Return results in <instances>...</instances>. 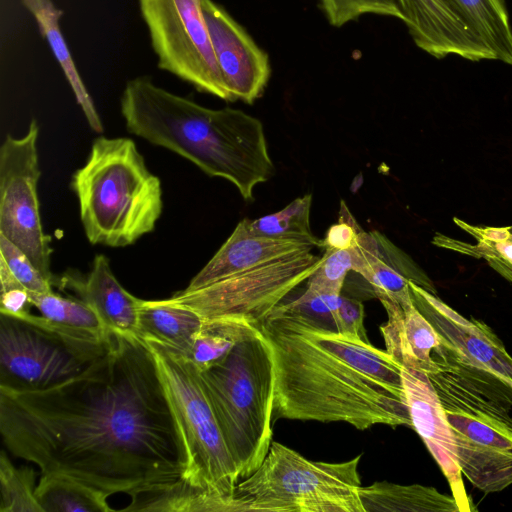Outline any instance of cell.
<instances>
[{
  "instance_id": "1",
  "label": "cell",
  "mask_w": 512,
  "mask_h": 512,
  "mask_svg": "<svg viewBox=\"0 0 512 512\" xmlns=\"http://www.w3.org/2000/svg\"><path fill=\"white\" fill-rule=\"evenodd\" d=\"M0 434L41 475L131 500L184 478L187 454L147 343L112 333L104 354L52 388H0Z\"/></svg>"
},
{
  "instance_id": "2",
  "label": "cell",
  "mask_w": 512,
  "mask_h": 512,
  "mask_svg": "<svg viewBox=\"0 0 512 512\" xmlns=\"http://www.w3.org/2000/svg\"><path fill=\"white\" fill-rule=\"evenodd\" d=\"M258 327L272 351L275 419L413 428L403 366L386 350L276 308Z\"/></svg>"
},
{
  "instance_id": "3",
  "label": "cell",
  "mask_w": 512,
  "mask_h": 512,
  "mask_svg": "<svg viewBox=\"0 0 512 512\" xmlns=\"http://www.w3.org/2000/svg\"><path fill=\"white\" fill-rule=\"evenodd\" d=\"M121 112L130 133L230 181L246 200L273 173L263 124L242 110L207 108L138 77L125 86Z\"/></svg>"
},
{
  "instance_id": "4",
  "label": "cell",
  "mask_w": 512,
  "mask_h": 512,
  "mask_svg": "<svg viewBox=\"0 0 512 512\" xmlns=\"http://www.w3.org/2000/svg\"><path fill=\"white\" fill-rule=\"evenodd\" d=\"M71 187L86 237L94 245H130L154 230L162 212L160 179L126 137H97Z\"/></svg>"
},
{
  "instance_id": "5",
  "label": "cell",
  "mask_w": 512,
  "mask_h": 512,
  "mask_svg": "<svg viewBox=\"0 0 512 512\" xmlns=\"http://www.w3.org/2000/svg\"><path fill=\"white\" fill-rule=\"evenodd\" d=\"M240 480L262 463L272 443L275 372L272 351L258 326L219 363L200 371Z\"/></svg>"
},
{
  "instance_id": "6",
  "label": "cell",
  "mask_w": 512,
  "mask_h": 512,
  "mask_svg": "<svg viewBox=\"0 0 512 512\" xmlns=\"http://www.w3.org/2000/svg\"><path fill=\"white\" fill-rule=\"evenodd\" d=\"M360 459L312 461L272 441L260 466L238 482L235 498L243 512H365Z\"/></svg>"
},
{
  "instance_id": "7",
  "label": "cell",
  "mask_w": 512,
  "mask_h": 512,
  "mask_svg": "<svg viewBox=\"0 0 512 512\" xmlns=\"http://www.w3.org/2000/svg\"><path fill=\"white\" fill-rule=\"evenodd\" d=\"M436 365L438 369L426 375L451 429L462 474L484 493L504 490L512 484V405Z\"/></svg>"
},
{
  "instance_id": "8",
  "label": "cell",
  "mask_w": 512,
  "mask_h": 512,
  "mask_svg": "<svg viewBox=\"0 0 512 512\" xmlns=\"http://www.w3.org/2000/svg\"><path fill=\"white\" fill-rule=\"evenodd\" d=\"M150 348L187 454L183 480L233 504L240 481L236 463L203 388L199 369L184 355L145 341Z\"/></svg>"
},
{
  "instance_id": "9",
  "label": "cell",
  "mask_w": 512,
  "mask_h": 512,
  "mask_svg": "<svg viewBox=\"0 0 512 512\" xmlns=\"http://www.w3.org/2000/svg\"><path fill=\"white\" fill-rule=\"evenodd\" d=\"M109 343L72 341L31 313L0 314V388L35 392L57 386L84 371Z\"/></svg>"
},
{
  "instance_id": "10",
  "label": "cell",
  "mask_w": 512,
  "mask_h": 512,
  "mask_svg": "<svg viewBox=\"0 0 512 512\" xmlns=\"http://www.w3.org/2000/svg\"><path fill=\"white\" fill-rule=\"evenodd\" d=\"M322 261L311 251L291 254L196 290L184 289L167 300L203 320L258 326Z\"/></svg>"
},
{
  "instance_id": "11",
  "label": "cell",
  "mask_w": 512,
  "mask_h": 512,
  "mask_svg": "<svg viewBox=\"0 0 512 512\" xmlns=\"http://www.w3.org/2000/svg\"><path fill=\"white\" fill-rule=\"evenodd\" d=\"M412 300L441 338L432 357L437 364L467 377L485 393L512 405V357L492 329L467 319L441 299L409 282Z\"/></svg>"
},
{
  "instance_id": "12",
  "label": "cell",
  "mask_w": 512,
  "mask_h": 512,
  "mask_svg": "<svg viewBox=\"0 0 512 512\" xmlns=\"http://www.w3.org/2000/svg\"><path fill=\"white\" fill-rule=\"evenodd\" d=\"M159 68L197 90L231 101L214 54L201 0H139Z\"/></svg>"
},
{
  "instance_id": "13",
  "label": "cell",
  "mask_w": 512,
  "mask_h": 512,
  "mask_svg": "<svg viewBox=\"0 0 512 512\" xmlns=\"http://www.w3.org/2000/svg\"><path fill=\"white\" fill-rule=\"evenodd\" d=\"M31 120L21 138L7 134L0 148V235L22 250L35 267L55 284L50 270L51 239L43 231L37 194L41 176L37 139Z\"/></svg>"
},
{
  "instance_id": "14",
  "label": "cell",
  "mask_w": 512,
  "mask_h": 512,
  "mask_svg": "<svg viewBox=\"0 0 512 512\" xmlns=\"http://www.w3.org/2000/svg\"><path fill=\"white\" fill-rule=\"evenodd\" d=\"M201 7L231 102L253 103L270 78L268 55L221 6L201 0Z\"/></svg>"
},
{
  "instance_id": "15",
  "label": "cell",
  "mask_w": 512,
  "mask_h": 512,
  "mask_svg": "<svg viewBox=\"0 0 512 512\" xmlns=\"http://www.w3.org/2000/svg\"><path fill=\"white\" fill-rule=\"evenodd\" d=\"M401 374L413 429L446 477L459 511H477L466 492L453 435L433 385L423 372L403 367Z\"/></svg>"
},
{
  "instance_id": "16",
  "label": "cell",
  "mask_w": 512,
  "mask_h": 512,
  "mask_svg": "<svg viewBox=\"0 0 512 512\" xmlns=\"http://www.w3.org/2000/svg\"><path fill=\"white\" fill-rule=\"evenodd\" d=\"M352 251L353 271L372 286L378 299L401 306L411 303L410 281L436 295L433 283L420 267L380 232L361 229Z\"/></svg>"
},
{
  "instance_id": "17",
  "label": "cell",
  "mask_w": 512,
  "mask_h": 512,
  "mask_svg": "<svg viewBox=\"0 0 512 512\" xmlns=\"http://www.w3.org/2000/svg\"><path fill=\"white\" fill-rule=\"evenodd\" d=\"M58 284L77 294L96 313L108 332L138 338L141 299L130 294L118 282L105 255L94 258L86 277L69 271Z\"/></svg>"
},
{
  "instance_id": "18",
  "label": "cell",
  "mask_w": 512,
  "mask_h": 512,
  "mask_svg": "<svg viewBox=\"0 0 512 512\" xmlns=\"http://www.w3.org/2000/svg\"><path fill=\"white\" fill-rule=\"evenodd\" d=\"M412 40L435 58L472 59L480 42L444 0H398Z\"/></svg>"
},
{
  "instance_id": "19",
  "label": "cell",
  "mask_w": 512,
  "mask_h": 512,
  "mask_svg": "<svg viewBox=\"0 0 512 512\" xmlns=\"http://www.w3.org/2000/svg\"><path fill=\"white\" fill-rule=\"evenodd\" d=\"M314 247L301 240L253 235L240 221L185 290H196L291 254L312 251Z\"/></svg>"
},
{
  "instance_id": "20",
  "label": "cell",
  "mask_w": 512,
  "mask_h": 512,
  "mask_svg": "<svg viewBox=\"0 0 512 512\" xmlns=\"http://www.w3.org/2000/svg\"><path fill=\"white\" fill-rule=\"evenodd\" d=\"M387 313L380 326L386 351L403 367L425 374L438 369L432 353L441 338L413 301L401 306L388 299H379Z\"/></svg>"
},
{
  "instance_id": "21",
  "label": "cell",
  "mask_w": 512,
  "mask_h": 512,
  "mask_svg": "<svg viewBox=\"0 0 512 512\" xmlns=\"http://www.w3.org/2000/svg\"><path fill=\"white\" fill-rule=\"evenodd\" d=\"M204 323L195 311L165 300H140L138 338L187 356Z\"/></svg>"
},
{
  "instance_id": "22",
  "label": "cell",
  "mask_w": 512,
  "mask_h": 512,
  "mask_svg": "<svg viewBox=\"0 0 512 512\" xmlns=\"http://www.w3.org/2000/svg\"><path fill=\"white\" fill-rule=\"evenodd\" d=\"M29 293L31 305L41 320L60 335L83 344L106 346L111 334L96 313L82 300L65 298L52 292Z\"/></svg>"
},
{
  "instance_id": "23",
  "label": "cell",
  "mask_w": 512,
  "mask_h": 512,
  "mask_svg": "<svg viewBox=\"0 0 512 512\" xmlns=\"http://www.w3.org/2000/svg\"><path fill=\"white\" fill-rule=\"evenodd\" d=\"M492 55L512 65V27L505 0H444Z\"/></svg>"
},
{
  "instance_id": "24",
  "label": "cell",
  "mask_w": 512,
  "mask_h": 512,
  "mask_svg": "<svg viewBox=\"0 0 512 512\" xmlns=\"http://www.w3.org/2000/svg\"><path fill=\"white\" fill-rule=\"evenodd\" d=\"M365 512H460L453 496L434 487L377 481L359 488Z\"/></svg>"
},
{
  "instance_id": "25",
  "label": "cell",
  "mask_w": 512,
  "mask_h": 512,
  "mask_svg": "<svg viewBox=\"0 0 512 512\" xmlns=\"http://www.w3.org/2000/svg\"><path fill=\"white\" fill-rule=\"evenodd\" d=\"M26 9L33 15L41 34L46 38L51 50L59 62L76 100L90 127L98 133L103 132V125L70 54L66 41L59 26L63 15L52 0H21Z\"/></svg>"
},
{
  "instance_id": "26",
  "label": "cell",
  "mask_w": 512,
  "mask_h": 512,
  "mask_svg": "<svg viewBox=\"0 0 512 512\" xmlns=\"http://www.w3.org/2000/svg\"><path fill=\"white\" fill-rule=\"evenodd\" d=\"M43 512H110L108 497L75 480L41 475L35 489Z\"/></svg>"
},
{
  "instance_id": "27",
  "label": "cell",
  "mask_w": 512,
  "mask_h": 512,
  "mask_svg": "<svg viewBox=\"0 0 512 512\" xmlns=\"http://www.w3.org/2000/svg\"><path fill=\"white\" fill-rule=\"evenodd\" d=\"M312 196L306 194L290 202L285 208L272 214L251 220H242L249 233L276 239H295L322 248V240L316 238L310 227Z\"/></svg>"
},
{
  "instance_id": "28",
  "label": "cell",
  "mask_w": 512,
  "mask_h": 512,
  "mask_svg": "<svg viewBox=\"0 0 512 512\" xmlns=\"http://www.w3.org/2000/svg\"><path fill=\"white\" fill-rule=\"evenodd\" d=\"M254 327L256 326L230 321L204 320L186 357L199 371H204L221 362Z\"/></svg>"
},
{
  "instance_id": "29",
  "label": "cell",
  "mask_w": 512,
  "mask_h": 512,
  "mask_svg": "<svg viewBox=\"0 0 512 512\" xmlns=\"http://www.w3.org/2000/svg\"><path fill=\"white\" fill-rule=\"evenodd\" d=\"M454 222L471 234L476 243L471 245L437 234L432 240L434 245L475 258H484L485 260L494 258L512 263V231L509 227L472 226L458 218H454Z\"/></svg>"
},
{
  "instance_id": "30",
  "label": "cell",
  "mask_w": 512,
  "mask_h": 512,
  "mask_svg": "<svg viewBox=\"0 0 512 512\" xmlns=\"http://www.w3.org/2000/svg\"><path fill=\"white\" fill-rule=\"evenodd\" d=\"M35 472L16 467L5 450L0 454V512H43L35 495Z\"/></svg>"
},
{
  "instance_id": "31",
  "label": "cell",
  "mask_w": 512,
  "mask_h": 512,
  "mask_svg": "<svg viewBox=\"0 0 512 512\" xmlns=\"http://www.w3.org/2000/svg\"><path fill=\"white\" fill-rule=\"evenodd\" d=\"M341 293L306 288L296 299L276 307L277 310L304 317L313 323L336 330Z\"/></svg>"
},
{
  "instance_id": "32",
  "label": "cell",
  "mask_w": 512,
  "mask_h": 512,
  "mask_svg": "<svg viewBox=\"0 0 512 512\" xmlns=\"http://www.w3.org/2000/svg\"><path fill=\"white\" fill-rule=\"evenodd\" d=\"M326 18L342 27L364 14H377L404 20L398 0H320Z\"/></svg>"
},
{
  "instance_id": "33",
  "label": "cell",
  "mask_w": 512,
  "mask_h": 512,
  "mask_svg": "<svg viewBox=\"0 0 512 512\" xmlns=\"http://www.w3.org/2000/svg\"><path fill=\"white\" fill-rule=\"evenodd\" d=\"M323 261L307 279V287L326 292L341 293L345 278L353 271V251L349 249H324Z\"/></svg>"
},
{
  "instance_id": "34",
  "label": "cell",
  "mask_w": 512,
  "mask_h": 512,
  "mask_svg": "<svg viewBox=\"0 0 512 512\" xmlns=\"http://www.w3.org/2000/svg\"><path fill=\"white\" fill-rule=\"evenodd\" d=\"M0 258L28 292H52L53 282L35 267L22 250L2 235H0Z\"/></svg>"
},
{
  "instance_id": "35",
  "label": "cell",
  "mask_w": 512,
  "mask_h": 512,
  "mask_svg": "<svg viewBox=\"0 0 512 512\" xmlns=\"http://www.w3.org/2000/svg\"><path fill=\"white\" fill-rule=\"evenodd\" d=\"M361 227L350 214L344 201H341L339 221L329 227L322 248L349 249L355 246Z\"/></svg>"
},
{
  "instance_id": "36",
  "label": "cell",
  "mask_w": 512,
  "mask_h": 512,
  "mask_svg": "<svg viewBox=\"0 0 512 512\" xmlns=\"http://www.w3.org/2000/svg\"><path fill=\"white\" fill-rule=\"evenodd\" d=\"M336 330L369 342L364 327V306L361 301L341 296Z\"/></svg>"
},
{
  "instance_id": "37",
  "label": "cell",
  "mask_w": 512,
  "mask_h": 512,
  "mask_svg": "<svg viewBox=\"0 0 512 512\" xmlns=\"http://www.w3.org/2000/svg\"><path fill=\"white\" fill-rule=\"evenodd\" d=\"M491 268L498 272L502 277L512 282V263L500 259L486 260Z\"/></svg>"
},
{
  "instance_id": "38",
  "label": "cell",
  "mask_w": 512,
  "mask_h": 512,
  "mask_svg": "<svg viewBox=\"0 0 512 512\" xmlns=\"http://www.w3.org/2000/svg\"><path fill=\"white\" fill-rule=\"evenodd\" d=\"M507 382L512 386V380L508 379Z\"/></svg>"
},
{
  "instance_id": "39",
  "label": "cell",
  "mask_w": 512,
  "mask_h": 512,
  "mask_svg": "<svg viewBox=\"0 0 512 512\" xmlns=\"http://www.w3.org/2000/svg\"><path fill=\"white\" fill-rule=\"evenodd\" d=\"M509 228H510V230L512 231V226H511V227H509Z\"/></svg>"
}]
</instances>
